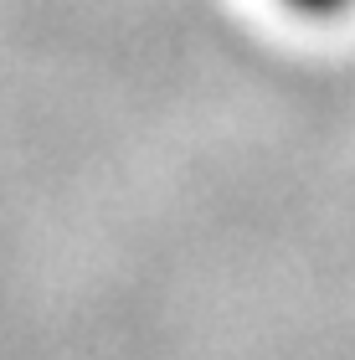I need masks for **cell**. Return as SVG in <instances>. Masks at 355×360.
<instances>
[{"mask_svg": "<svg viewBox=\"0 0 355 360\" xmlns=\"http://www.w3.org/2000/svg\"><path fill=\"white\" fill-rule=\"evenodd\" d=\"M283 6H294L304 15H330V11H345L350 0H283Z\"/></svg>", "mask_w": 355, "mask_h": 360, "instance_id": "cell-1", "label": "cell"}]
</instances>
